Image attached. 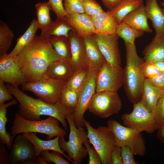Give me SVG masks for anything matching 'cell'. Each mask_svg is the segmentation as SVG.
Wrapping results in <instances>:
<instances>
[{
	"instance_id": "cell-46",
	"label": "cell",
	"mask_w": 164,
	"mask_h": 164,
	"mask_svg": "<svg viewBox=\"0 0 164 164\" xmlns=\"http://www.w3.org/2000/svg\"><path fill=\"white\" fill-rule=\"evenodd\" d=\"M111 164H123L121 156V147L115 145L111 154Z\"/></svg>"
},
{
	"instance_id": "cell-2",
	"label": "cell",
	"mask_w": 164,
	"mask_h": 164,
	"mask_svg": "<svg viewBox=\"0 0 164 164\" xmlns=\"http://www.w3.org/2000/svg\"><path fill=\"white\" fill-rule=\"evenodd\" d=\"M19 104L18 113L25 119L32 121L41 120L42 115L53 117L59 120L68 130L67 116L73 111L67 107L60 101L55 103L46 102L39 98H34L10 84L6 86Z\"/></svg>"
},
{
	"instance_id": "cell-19",
	"label": "cell",
	"mask_w": 164,
	"mask_h": 164,
	"mask_svg": "<svg viewBox=\"0 0 164 164\" xmlns=\"http://www.w3.org/2000/svg\"><path fill=\"white\" fill-rule=\"evenodd\" d=\"M64 19L74 28L80 37H84L94 33L95 29L91 19L85 13L67 15Z\"/></svg>"
},
{
	"instance_id": "cell-25",
	"label": "cell",
	"mask_w": 164,
	"mask_h": 164,
	"mask_svg": "<svg viewBox=\"0 0 164 164\" xmlns=\"http://www.w3.org/2000/svg\"><path fill=\"white\" fill-rule=\"evenodd\" d=\"M146 61L156 62L164 60V38H154L142 51Z\"/></svg>"
},
{
	"instance_id": "cell-15",
	"label": "cell",
	"mask_w": 164,
	"mask_h": 164,
	"mask_svg": "<svg viewBox=\"0 0 164 164\" xmlns=\"http://www.w3.org/2000/svg\"><path fill=\"white\" fill-rule=\"evenodd\" d=\"M93 35L106 61L113 66L121 65V57L117 34L94 33Z\"/></svg>"
},
{
	"instance_id": "cell-10",
	"label": "cell",
	"mask_w": 164,
	"mask_h": 164,
	"mask_svg": "<svg viewBox=\"0 0 164 164\" xmlns=\"http://www.w3.org/2000/svg\"><path fill=\"white\" fill-rule=\"evenodd\" d=\"M66 82L50 78H42L35 82L24 83L22 85V91L34 93L40 99L55 103L59 101Z\"/></svg>"
},
{
	"instance_id": "cell-47",
	"label": "cell",
	"mask_w": 164,
	"mask_h": 164,
	"mask_svg": "<svg viewBox=\"0 0 164 164\" xmlns=\"http://www.w3.org/2000/svg\"><path fill=\"white\" fill-rule=\"evenodd\" d=\"M4 145H0V164H9V154Z\"/></svg>"
},
{
	"instance_id": "cell-11",
	"label": "cell",
	"mask_w": 164,
	"mask_h": 164,
	"mask_svg": "<svg viewBox=\"0 0 164 164\" xmlns=\"http://www.w3.org/2000/svg\"><path fill=\"white\" fill-rule=\"evenodd\" d=\"M99 69L89 68L87 77L80 90L78 101L73 113L77 127H84V114L88 109L92 97L96 92V79Z\"/></svg>"
},
{
	"instance_id": "cell-31",
	"label": "cell",
	"mask_w": 164,
	"mask_h": 164,
	"mask_svg": "<svg viewBox=\"0 0 164 164\" xmlns=\"http://www.w3.org/2000/svg\"><path fill=\"white\" fill-rule=\"evenodd\" d=\"M71 30L75 31L64 19L57 18L49 29L40 36L46 39L52 36L68 37L69 32Z\"/></svg>"
},
{
	"instance_id": "cell-23",
	"label": "cell",
	"mask_w": 164,
	"mask_h": 164,
	"mask_svg": "<svg viewBox=\"0 0 164 164\" xmlns=\"http://www.w3.org/2000/svg\"><path fill=\"white\" fill-rule=\"evenodd\" d=\"M145 6L143 3L138 8L130 12L123 19V22L134 28L144 32H151L152 30L147 22Z\"/></svg>"
},
{
	"instance_id": "cell-29",
	"label": "cell",
	"mask_w": 164,
	"mask_h": 164,
	"mask_svg": "<svg viewBox=\"0 0 164 164\" xmlns=\"http://www.w3.org/2000/svg\"><path fill=\"white\" fill-rule=\"evenodd\" d=\"M49 40L61 59L71 61L70 44L68 37L52 36L50 37Z\"/></svg>"
},
{
	"instance_id": "cell-20",
	"label": "cell",
	"mask_w": 164,
	"mask_h": 164,
	"mask_svg": "<svg viewBox=\"0 0 164 164\" xmlns=\"http://www.w3.org/2000/svg\"><path fill=\"white\" fill-rule=\"evenodd\" d=\"M22 134L33 145L37 157L40 156L41 152L44 151H55L60 152L68 160L74 163L73 161L70 159L60 148L59 142V136H57L53 139L44 140L38 137L35 132H25Z\"/></svg>"
},
{
	"instance_id": "cell-32",
	"label": "cell",
	"mask_w": 164,
	"mask_h": 164,
	"mask_svg": "<svg viewBox=\"0 0 164 164\" xmlns=\"http://www.w3.org/2000/svg\"><path fill=\"white\" fill-rule=\"evenodd\" d=\"M144 33L123 22L118 25L115 32L118 36L122 38L125 43L131 44H134L135 39L143 35Z\"/></svg>"
},
{
	"instance_id": "cell-17",
	"label": "cell",
	"mask_w": 164,
	"mask_h": 164,
	"mask_svg": "<svg viewBox=\"0 0 164 164\" xmlns=\"http://www.w3.org/2000/svg\"><path fill=\"white\" fill-rule=\"evenodd\" d=\"M75 70L71 61L58 60L50 64L43 78H50L67 82Z\"/></svg>"
},
{
	"instance_id": "cell-40",
	"label": "cell",
	"mask_w": 164,
	"mask_h": 164,
	"mask_svg": "<svg viewBox=\"0 0 164 164\" xmlns=\"http://www.w3.org/2000/svg\"><path fill=\"white\" fill-rule=\"evenodd\" d=\"M154 114L159 127L164 123V88L158 100Z\"/></svg>"
},
{
	"instance_id": "cell-3",
	"label": "cell",
	"mask_w": 164,
	"mask_h": 164,
	"mask_svg": "<svg viewBox=\"0 0 164 164\" xmlns=\"http://www.w3.org/2000/svg\"><path fill=\"white\" fill-rule=\"evenodd\" d=\"M126 62L123 70V84L127 97L134 104L140 101L145 78L140 68L145 61L137 54L135 44L125 43Z\"/></svg>"
},
{
	"instance_id": "cell-44",
	"label": "cell",
	"mask_w": 164,
	"mask_h": 164,
	"mask_svg": "<svg viewBox=\"0 0 164 164\" xmlns=\"http://www.w3.org/2000/svg\"><path fill=\"white\" fill-rule=\"evenodd\" d=\"M13 95L5 85L4 82L0 80V104L12 99Z\"/></svg>"
},
{
	"instance_id": "cell-45",
	"label": "cell",
	"mask_w": 164,
	"mask_h": 164,
	"mask_svg": "<svg viewBox=\"0 0 164 164\" xmlns=\"http://www.w3.org/2000/svg\"><path fill=\"white\" fill-rule=\"evenodd\" d=\"M147 80L153 86L162 89L164 88V72L160 71L155 76Z\"/></svg>"
},
{
	"instance_id": "cell-26",
	"label": "cell",
	"mask_w": 164,
	"mask_h": 164,
	"mask_svg": "<svg viewBox=\"0 0 164 164\" xmlns=\"http://www.w3.org/2000/svg\"><path fill=\"white\" fill-rule=\"evenodd\" d=\"M18 102L13 99L6 104H0V141L1 143L6 145L9 150H11L15 137L6 130V123L8 120L6 117L7 108L8 107L17 104Z\"/></svg>"
},
{
	"instance_id": "cell-52",
	"label": "cell",
	"mask_w": 164,
	"mask_h": 164,
	"mask_svg": "<svg viewBox=\"0 0 164 164\" xmlns=\"http://www.w3.org/2000/svg\"><path fill=\"white\" fill-rule=\"evenodd\" d=\"M162 5L164 6V2H162Z\"/></svg>"
},
{
	"instance_id": "cell-34",
	"label": "cell",
	"mask_w": 164,
	"mask_h": 164,
	"mask_svg": "<svg viewBox=\"0 0 164 164\" xmlns=\"http://www.w3.org/2000/svg\"><path fill=\"white\" fill-rule=\"evenodd\" d=\"M80 90H73L65 84L62 91L59 101L74 111L78 101Z\"/></svg>"
},
{
	"instance_id": "cell-35",
	"label": "cell",
	"mask_w": 164,
	"mask_h": 164,
	"mask_svg": "<svg viewBox=\"0 0 164 164\" xmlns=\"http://www.w3.org/2000/svg\"><path fill=\"white\" fill-rule=\"evenodd\" d=\"M14 36L8 26L1 21L0 23V54L7 53Z\"/></svg>"
},
{
	"instance_id": "cell-50",
	"label": "cell",
	"mask_w": 164,
	"mask_h": 164,
	"mask_svg": "<svg viewBox=\"0 0 164 164\" xmlns=\"http://www.w3.org/2000/svg\"><path fill=\"white\" fill-rule=\"evenodd\" d=\"M155 63L160 71L164 72V60Z\"/></svg>"
},
{
	"instance_id": "cell-22",
	"label": "cell",
	"mask_w": 164,
	"mask_h": 164,
	"mask_svg": "<svg viewBox=\"0 0 164 164\" xmlns=\"http://www.w3.org/2000/svg\"><path fill=\"white\" fill-rule=\"evenodd\" d=\"M88 65L89 68L99 69L106 61L93 34L83 37Z\"/></svg>"
},
{
	"instance_id": "cell-8",
	"label": "cell",
	"mask_w": 164,
	"mask_h": 164,
	"mask_svg": "<svg viewBox=\"0 0 164 164\" xmlns=\"http://www.w3.org/2000/svg\"><path fill=\"white\" fill-rule=\"evenodd\" d=\"M125 125L139 132H145L152 134L158 130L159 126L154 113L149 111L139 101L133 104V109L130 113L121 116Z\"/></svg>"
},
{
	"instance_id": "cell-41",
	"label": "cell",
	"mask_w": 164,
	"mask_h": 164,
	"mask_svg": "<svg viewBox=\"0 0 164 164\" xmlns=\"http://www.w3.org/2000/svg\"><path fill=\"white\" fill-rule=\"evenodd\" d=\"M90 144L88 138L84 143L89 156V164H102L99 154L93 146H91Z\"/></svg>"
},
{
	"instance_id": "cell-4",
	"label": "cell",
	"mask_w": 164,
	"mask_h": 164,
	"mask_svg": "<svg viewBox=\"0 0 164 164\" xmlns=\"http://www.w3.org/2000/svg\"><path fill=\"white\" fill-rule=\"evenodd\" d=\"M59 121L57 118L51 116L44 120H28L16 112L11 128V133L15 137L25 132L39 133L47 135L48 140L54 137L65 136L67 132L60 127Z\"/></svg>"
},
{
	"instance_id": "cell-51",
	"label": "cell",
	"mask_w": 164,
	"mask_h": 164,
	"mask_svg": "<svg viewBox=\"0 0 164 164\" xmlns=\"http://www.w3.org/2000/svg\"><path fill=\"white\" fill-rule=\"evenodd\" d=\"M47 164L43 158L40 156L37 157V164Z\"/></svg>"
},
{
	"instance_id": "cell-33",
	"label": "cell",
	"mask_w": 164,
	"mask_h": 164,
	"mask_svg": "<svg viewBox=\"0 0 164 164\" xmlns=\"http://www.w3.org/2000/svg\"><path fill=\"white\" fill-rule=\"evenodd\" d=\"M89 70L88 66L76 69L65 85L73 90H80L87 77Z\"/></svg>"
},
{
	"instance_id": "cell-16",
	"label": "cell",
	"mask_w": 164,
	"mask_h": 164,
	"mask_svg": "<svg viewBox=\"0 0 164 164\" xmlns=\"http://www.w3.org/2000/svg\"><path fill=\"white\" fill-rule=\"evenodd\" d=\"M71 52V62L75 70L88 67L83 37L78 36L75 31L69 33Z\"/></svg>"
},
{
	"instance_id": "cell-38",
	"label": "cell",
	"mask_w": 164,
	"mask_h": 164,
	"mask_svg": "<svg viewBox=\"0 0 164 164\" xmlns=\"http://www.w3.org/2000/svg\"><path fill=\"white\" fill-rule=\"evenodd\" d=\"M63 5L67 15L74 13H84L81 0H63Z\"/></svg>"
},
{
	"instance_id": "cell-43",
	"label": "cell",
	"mask_w": 164,
	"mask_h": 164,
	"mask_svg": "<svg viewBox=\"0 0 164 164\" xmlns=\"http://www.w3.org/2000/svg\"><path fill=\"white\" fill-rule=\"evenodd\" d=\"M134 153L129 147H121V156L123 164H138V163L135 161L134 158Z\"/></svg>"
},
{
	"instance_id": "cell-27",
	"label": "cell",
	"mask_w": 164,
	"mask_h": 164,
	"mask_svg": "<svg viewBox=\"0 0 164 164\" xmlns=\"http://www.w3.org/2000/svg\"><path fill=\"white\" fill-rule=\"evenodd\" d=\"M35 8L37 17V23L39 29L42 31L41 34H43L49 29L53 22L50 15L52 7L48 2H39L36 4Z\"/></svg>"
},
{
	"instance_id": "cell-48",
	"label": "cell",
	"mask_w": 164,
	"mask_h": 164,
	"mask_svg": "<svg viewBox=\"0 0 164 164\" xmlns=\"http://www.w3.org/2000/svg\"><path fill=\"white\" fill-rule=\"evenodd\" d=\"M108 10H111L117 6L123 0H99Z\"/></svg>"
},
{
	"instance_id": "cell-21",
	"label": "cell",
	"mask_w": 164,
	"mask_h": 164,
	"mask_svg": "<svg viewBox=\"0 0 164 164\" xmlns=\"http://www.w3.org/2000/svg\"><path fill=\"white\" fill-rule=\"evenodd\" d=\"M90 17L94 27V33H116V28L118 24L108 11L106 12L104 11Z\"/></svg>"
},
{
	"instance_id": "cell-5",
	"label": "cell",
	"mask_w": 164,
	"mask_h": 164,
	"mask_svg": "<svg viewBox=\"0 0 164 164\" xmlns=\"http://www.w3.org/2000/svg\"><path fill=\"white\" fill-rule=\"evenodd\" d=\"M73 113L68 114L66 118L70 127L69 140L67 142L64 139L65 136H60L59 142L61 149L67 153L68 157L73 159L74 164H80L87 154V149L83 144L88 137L83 127L77 128L75 126Z\"/></svg>"
},
{
	"instance_id": "cell-36",
	"label": "cell",
	"mask_w": 164,
	"mask_h": 164,
	"mask_svg": "<svg viewBox=\"0 0 164 164\" xmlns=\"http://www.w3.org/2000/svg\"><path fill=\"white\" fill-rule=\"evenodd\" d=\"M49 150H46L42 152L40 156H41L47 164L51 162L55 164H69V162L65 159L62 155L60 152L53 151L50 152Z\"/></svg>"
},
{
	"instance_id": "cell-14",
	"label": "cell",
	"mask_w": 164,
	"mask_h": 164,
	"mask_svg": "<svg viewBox=\"0 0 164 164\" xmlns=\"http://www.w3.org/2000/svg\"><path fill=\"white\" fill-rule=\"evenodd\" d=\"M10 164H37L34 146L22 134H18L14 141L9 155Z\"/></svg>"
},
{
	"instance_id": "cell-39",
	"label": "cell",
	"mask_w": 164,
	"mask_h": 164,
	"mask_svg": "<svg viewBox=\"0 0 164 164\" xmlns=\"http://www.w3.org/2000/svg\"><path fill=\"white\" fill-rule=\"evenodd\" d=\"M140 68L143 74L147 79L155 76L160 72L153 62L145 61L140 65Z\"/></svg>"
},
{
	"instance_id": "cell-1",
	"label": "cell",
	"mask_w": 164,
	"mask_h": 164,
	"mask_svg": "<svg viewBox=\"0 0 164 164\" xmlns=\"http://www.w3.org/2000/svg\"><path fill=\"white\" fill-rule=\"evenodd\" d=\"M17 56L21 64L26 83L35 82L43 78L50 64L61 59L49 39L36 35Z\"/></svg>"
},
{
	"instance_id": "cell-9",
	"label": "cell",
	"mask_w": 164,
	"mask_h": 164,
	"mask_svg": "<svg viewBox=\"0 0 164 164\" xmlns=\"http://www.w3.org/2000/svg\"><path fill=\"white\" fill-rule=\"evenodd\" d=\"M122 107V101L117 92L102 91L93 95L88 110L96 116L106 118L118 114Z\"/></svg>"
},
{
	"instance_id": "cell-37",
	"label": "cell",
	"mask_w": 164,
	"mask_h": 164,
	"mask_svg": "<svg viewBox=\"0 0 164 164\" xmlns=\"http://www.w3.org/2000/svg\"><path fill=\"white\" fill-rule=\"evenodd\" d=\"M81 2L84 13L90 17L104 11L95 0H81Z\"/></svg>"
},
{
	"instance_id": "cell-12",
	"label": "cell",
	"mask_w": 164,
	"mask_h": 164,
	"mask_svg": "<svg viewBox=\"0 0 164 164\" xmlns=\"http://www.w3.org/2000/svg\"><path fill=\"white\" fill-rule=\"evenodd\" d=\"M123 84V70L121 65L113 66L106 61L97 73L96 92H117Z\"/></svg>"
},
{
	"instance_id": "cell-42",
	"label": "cell",
	"mask_w": 164,
	"mask_h": 164,
	"mask_svg": "<svg viewBox=\"0 0 164 164\" xmlns=\"http://www.w3.org/2000/svg\"><path fill=\"white\" fill-rule=\"evenodd\" d=\"M48 2L51 6L52 10L57 18L64 19L67 15L64 10L62 0H49Z\"/></svg>"
},
{
	"instance_id": "cell-13",
	"label": "cell",
	"mask_w": 164,
	"mask_h": 164,
	"mask_svg": "<svg viewBox=\"0 0 164 164\" xmlns=\"http://www.w3.org/2000/svg\"><path fill=\"white\" fill-rule=\"evenodd\" d=\"M0 80L18 87L26 83L21 64L17 56L0 54Z\"/></svg>"
},
{
	"instance_id": "cell-6",
	"label": "cell",
	"mask_w": 164,
	"mask_h": 164,
	"mask_svg": "<svg viewBox=\"0 0 164 164\" xmlns=\"http://www.w3.org/2000/svg\"><path fill=\"white\" fill-rule=\"evenodd\" d=\"M107 124L114 134L115 145L129 147L135 155L143 156L145 155L146 147L141 132L124 126L114 119L108 120Z\"/></svg>"
},
{
	"instance_id": "cell-7",
	"label": "cell",
	"mask_w": 164,
	"mask_h": 164,
	"mask_svg": "<svg viewBox=\"0 0 164 164\" xmlns=\"http://www.w3.org/2000/svg\"><path fill=\"white\" fill-rule=\"evenodd\" d=\"M85 126L87 131V136L90 143L99 154L102 164H111V154L115 146L114 136L107 126L92 127L84 119Z\"/></svg>"
},
{
	"instance_id": "cell-28",
	"label": "cell",
	"mask_w": 164,
	"mask_h": 164,
	"mask_svg": "<svg viewBox=\"0 0 164 164\" xmlns=\"http://www.w3.org/2000/svg\"><path fill=\"white\" fill-rule=\"evenodd\" d=\"M144 0H123L117 6L108 10L118 24L128 14L143 3Z\"/></svg>"
},
{
	"instance_id": "cell-18",
	"label": "cell",
	"mask_w": 164,
	"mask_h": 164,
	"mask_svg": "<svg viewBox=\"0 0 164 164\" xmlns=\"http://www.w3.org/2000/svg\"><path fill=\"white\" fill-rule=\"evenodd\" d=\"M145 9L155 31L154 38H164V9L160 7L157 0H146Z\"/></svg>"
},
{
	"instance_id": "cell-49",
	"label": "cell",
	"mask_w": 164,
	"mask_h": 164,
	"mask_svg": "<svg viewBox=\"0 0 164 164\" xmlns=\"http://www.w3.org/2000/svg\"><path fill=\"white\" fill-rule=\"evenodd\" d=\"M157 135L159 140L164 144V123L159 127Z\"/></svg>"
},
{
	"instance_id": "cell-24",
	"label": "cell",
	"mask_w": 164,
	"mask_h": 164,
	"mask_svg": "<svg viewBox=\"0 0 164 164\" xmlns=\"http://www.w3.org/2000/svg\"><path fill=\"white\" fill-rule=\"evenodd\" d=\"M163 89L152 85L145 78L140 101L147 109L154 113Z\"/></svg>"
},
{
	"instance_id": "cell-30",
	"label": "cell",
	"mask_w": 164,
	"mask_h": 164,
	"mask_svg": "<svg viewBox=\"0 0 164 164\" xmlns=\"http://www.w3.org/2000/svg\"><path fill=\"white\" fill-rule=\"evenodd\" d=\"M39 29L37 21L34 19L25 33L18 39L15 47L9 55L13 56H18L22 50L32 41Z\"/></svg>"
}]
</instances>
